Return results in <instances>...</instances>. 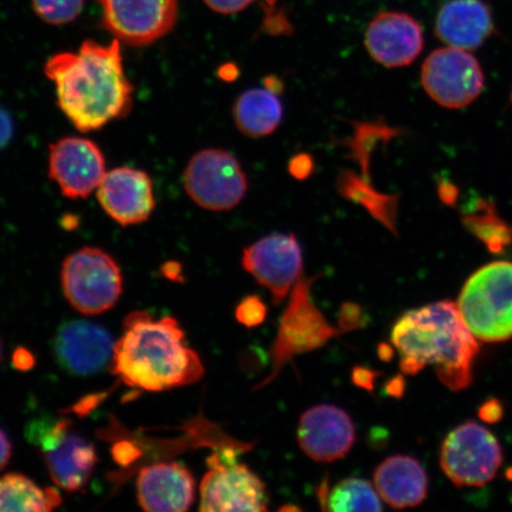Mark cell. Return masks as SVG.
Here are the masks:
<instances>
[{"instance_id": "6da1fadb", "label": "cell", "mask_w": 512, "mask_h": 512, "mask_svg": "<svg viewBox=\"0 0 512 512\" xmlns=\"http://www.w3.org/2000/svg\"><path fill=\"white\" fill-rule=\"evenodd\" d=\"M56 87L57 105L83 133L98 131L132 110L133 86L127 79L120 42L85 41L78 53H59L44 64Z\"/></svg>"}, {"instance_id": "7a4b0ae2", "label": "cell", "mask_w": 512, "mask_h": 512, "mask_svg": "<svg viewBox=\"0 0 512 512\" xmlns=\"http://www.w3.org/2000/svg\"><path fill=\"white\" fill-rule=\"evenodd\" d=\"M111 370L126 386L165 392L200 381L204 366L185 341L178 320L155 318L144 311L124 320L123 335L114 344Z\"/></svg>"}, {"instance_id": "3957f363", "label": "cell", "mask_w": 512, "mask_h": 512, "mask_svg": "<svg viewBox=\"0 0 512 512\" xmlns=\"http://www.w3.org/2000/svg\"><path fill=\"white\" fill-rule=\"evenodd\" d=\"M478 342L451 300L406 312L392 330L402 373L416 375L434 366L439 380L452 390L470 386Z\"/></svg>"}, {"instance_id": "277c9868", "label": "cell", "mask_w": 512, "mask_h": 512, "mask_svg": "<svg viewBox=\"0 0 512 512\" xmlns=\"http://www.w3.org/2000/svg\"><path fill=\"white\" fill-rule=\"evenodd\" d=\"M456 304L478 341H508L512 338V262L480 267L466 280Z\"/></svg>"}, {"instance_id": "5b68a950", "label": "cell", "mask_w": 512, "mask_h": 512, "mask_svg": "<svg viewBox=\"0 0 512 512\" xmlns=\"http://www.w3.org/2000/svg\"><path fill=\"white\" fill-rule=\"evenodd\" d=\"M27 438L37 447L53 482L64 491L86 488L98 463L91 441L74 431L66 418H42L30 422Z\"/></svg>"}, {"instance_id": "8992f818", "label": "cell", "mask_w": 512, "mask_h": 512, "mask_svg": "<svg viewBox=\"0 0 512 512\" xmlns=\"http://www.w3.org/2000/svg\"><path fill=\"white\" fill-rule=\"evenodd\" d=\"M61 283L69 304L86 316L113 309L124 286L117 261L96 247L81 248L64 259Z\"/></svg>"}, {"instance_id": "52a82bcc", "label": "cell", "mask_w": 512, "mask_h": 512, "mask_svg": "<svg viewBox=\"0 0 512 512\" xmlns=\"http://www.w3.org/2000/svg\"><path fill=\"white\" fill-rule=\"evenodd\" d=\"M312 281L313 279L307 280L302 275L294 286L273 344L272 373L256 388L259 389L272 382L294 357L322 348L331 338L342 334L343 331L330 325L323 313L312 302L310 296Z\"/></svg>"}, {"instance_id": "ba28073f", "label": "cell", "mask_w": 512, "mask_h": 512, "mask_svg": "<svg viewBox=\"0 0 512 512\" xmlns=\"http://www.w3.org/2000/svg\"><path fill=\"white\" fill-rule=\"evenodd\" d=\"M236 454L227 447L208 458L209 471L200 486L202 512L268 510L270 498L265 483L247 465L239 463Z\"/></svg>"}, {"instance_id": "9c48e42d", "label": "cell", "mask_w": 512, "mask_h": 512, "mask_svg": "<svg viewBox=\"0 0 512 512\" xmlns=\"http://www.w3.org/2000/svg\"><path fill=\"white\" fill-rule=\"evenodd\" d=\"M183 181L191 200L211 211L238 207L248 191V179L239 160L222 149H206L192 156Z\"/></svg>"}, {"instance_id": "30bf717a", "label": "cell", "mask_w": 512, "mask_h": 512, "mask_svg": "<svg viewBox=\"0 0 512 512\" xmlns=\"http://www.w3.org/2000/svg\"><path fill=\"white\" fill-rule=\"evenodd\" d=\"M503 453L488 428L469 421L448 433L441 445L440 465L457 486H483L495 478Z\"/></svg>"}, {"instance_id": "8fae6325", "label": "cell", "mask_w": 512, "mask_h": 512, "mask_svg": "<svg viewBox=\"0 0 512 512\" xmlns=\"http://www.w3.org/2000/svg\"><path fill=\"white\" fill-rule=\"evenodd\" d=\"M421 83L430 98L448 110L472 104L485 86V76L470 51L447 47L434 50L421 69Z\"/></svg>"}, {"instance_id": "7c38bea8", "label": "cell", "mask_w": 512, "mask_h": 512, "mask_svg": "<svg viewBox=\"0 0 512 512\" xmlns=\"http://www.w3.org/2000/svg\"><path fill=\"white\" fill-rule=\"evenodd\" d=\"M102 25L120 43L150 46L174 30L178 0H98Z\"/></svg>"}, {"instance_id": "4fadbf2b", "label": "cell", "mask_w": 512, "mask_h": 512, "mask_svg": "<svg viewBox=\"0 0 512 512\" xmlns=\"http://www.w3.org/2000/svg\"><path fill=\"white\" fill-rule=\"evenodd\" d=\"M242 267L280 305L303 275V252L293 234H272L243 249Z\"/></svg>"}, {"instance_id": "5bb4252c", "label": "cell", "mask_w": 512, "mask_h": 512, "mask_svg": "<svg viewBox=\"0 0 512 512\" xmlns=\"http://www.w3.org/2000/svg\"><path fill=\"white\" fill-rule=\"evenodd\" d=\"M106 172L104 153L91 139L66 137L49 146V178L69 200L91 196Z\"/></svg>"}, {"instance_id": "9a60e30c", "label": "cell", "mask_w": 512, "mask_h": 512, "mask_svg": "<svg viewBox=\"0 0 512 512\" xmlns=\"http://www.w3.org/2000/svg\"><path fill=\"white\" fill-rule=\"evenodd\" d=\"M298 444L307 457L319 463H332L351 451L356 430L351 416L334 405H318L300 416Z\"/></svg>"}, {"instance_id": "2e32d148", "label": "cell", "mask_w": 512, "mask_h": 512, "mask_svg": "<svg viewBox=\"0 0 512 512\" xmlns=\"http://www.w3.org/2000/svg\"><path fill=\"white\" fill-rule=\"evenodd\" d=\"M96 195L105 213L123 227L149 220L156 208L150 176L130 166L107 171Z\"/></svg>"}, {"instance_id": "e0dca14e", "label": "cell", "mask_w": 512, "mask_h": 512, "mask_svg": "<svg viewBox=\"0 0 512 512\" xmlns=\"http://www.w3.org/2000/svg\"><path fill=\"white\" fill-rule=\"evenodd\" d=\"M113 338L99 324L73 320L63 324L54 339L57 362L69 374L93 376L111 364Z\"/></svg>"}, {"instance_id": "ac0fdd59", "label": "cell", "mask_w": 512, "mask_h": 512, "mask_svg": "<svg viewBox=\"0 0 512 512\" xmlns=\"http://www.w3.org/2000/svg\"><path fill=\"white\" fill-rule=\"evenodd\" d=\"M366 48L371 59L387 68L413 63L424 49L421 25L405 12L384 11L370 22Z\"/></svg>"}, {"instance_id": "d6986e66", "label": "cell", "mask_w": 512, "mask_h": 512, "mask_svg": "<svg viewBox=\"0 0 512 512\" xmlns=\"http://www.w3.org/2000/svg\"><path fill=\"white\" fill-rule=\"evenodd\" d=\"M195 494L194 476L178 463L147 466L137 479L138 501L145 511H188L195 501Z\"/></svg>"}, {"instance_id": "ffe728a7", "label": "cell", "mask_w": 512, "mask_h": 512, "mask_svg": "<svg viewBox=\"0 0 512 512\" xmlns=\"http://www.w3.org/2000/svg\"><path fill=\"white\" fill-rule=\"evenodd\" d=\"M494 19L482 0H450L440 9L435 35L446 46L476 50L494 34Z\"/></svg>"}, {"instance_id": "44dd1931", "label": "cell", "mask_w": 512, "mask_h": 512, "mask_svg": "<svg viewBox=\"0 0 512 512\" xmlns=\"http://www.w3.org/2000/svg\"><path fill=\"white\" fill-rule=\"evenodd\" d=\"M374 485L382 502L393 509L418 507L428 492L427 473L418 460L393 456L376 467Z\"/></svg>"}, {"instance_id": "7402d4cb", "label": "cell", "mask_w": 512, "mask_h": 512, "mask_svg": "<svg viewBox=\"0 0 512 512\" xmlns=\"http://www.w3.org/2000/svg\"><path fill=\"white\" fill-rule=\"evenodd\" d=\"M284 108L278 94L267 88H253L235 101L233 117L240 132L251 138L270 136L283 120Z\"/></svg>"}, {"instance_id": "603a6c76", "label": "cell", "mask_w": 512, "mask_h": 512, "mask_svg": "<svg viewBox=\"0 0 512 512\" xmlns=\"http://www.w3.org/2000/svg\"><path fill=\"white\" fill-rule=\"evenodd\" d=\"M61 503L59 491L41 488L19 473L0 477V512H48L60 507Z\"/></svg>"}, {"instance_id": "cb8c5ba5", "label": "cell", "mask_w": 512, "mask_h": 512, "mask_svg": "<svg viewBox=\"0 0 512 512\" xmlns=\"http://www.w3.org/2000/svg\"><path fill=\"white\" fill-rule=\"evenodd\" d=\"M463 224L492 254L503 253L512 243V228L498 215L494 202L473 201L463 215Z\"/></svg>"}, {"instance_id": "d4e9b609", "label": "cell", "mask_w": 512, "mask_h": 512, "mask_svg": "<svg viewBox=\"0 0 512 512\" xmlns=\"http://www.w3.org/2000/svg\"><path fill=\"white\" fill-rule=\"evenodd\" d=\"M323 510L336 512L382 511V499L374 484L362 478H345L328 490L323 484L318 491Z\"/></svg>"}, {"instance_id": "484cf974", "label": "cell", "mask_w": 512, "mask_h": 512, "mask_svg": "<svg viewBox=\"0 0 512 512\" xmlns=\"http://www.w3.org/2000/svg\"><path fill=\"white\" fill-rule=\"evenodd\" d=\"M38 18L50 25L72 23L81 15L85 0H31Z\"/></svg>"}, {"instance_id": "4316f807", "label": "cell", "mask_w": 512, "mask_h": 512, "mask_svg": "<svg viewBox=\"0 0 512 512\" xmlns=\"http://www.w3.org/2000/svg\"><path fill=\"white\" fill-rule=\"evenodd\" d=\"M235 317L247 328H255L265 322L267 306L260 297L248 296L236 306Z\"/></svg>"}, {"instance_id": "83f0119b", "label": "cell", "mask_w": 512, "mask_h": 512, "mask_svg": "<svg viewBox=\"0 0 512 512\" xmlns=\"http://www.w3.org/2000/svg\"><path fill=\"white\" fill-rule=\"evenodd\" d=\"M203 2L219 14L232 15L248 8L254 0H203Z\"/></svg>"}, {"instance_id": "f1b7e54d", "label": "cell", "mask_w": 512, "mask_h": 512, "mask_svg": "<svg viewBox=\"0 0 512 512\" xmlns=\"http://www.w3.org/2000/svg\"><path fill=\"white\" fill-rule=\"evenodd\" d=\"M361 312V307L355 304H345L342 307L339 323H341V329L343 332L360 328L362 323Z\"/></svg>"}, {"instance_id": "f546056e", "label": "cell", "mask_w": 512, "mask_h": 512, "mask_svg": "<svg viewBox=\"0 0 512 512\" xmlns=\"http://www.w3.org/2000/svg\"><path fill=\"white\" fill-rule=\"evenodd\" d=\"M15 125L11 115L0 107V151L4 150L14 136Z\"/></svg>"}, {"instance_id": "4dcf8cb0", "label": "cell", "mask_w": 512, "mask_h": 512, "mask_svg": "<svg viewBox=\"0 0 512 512\" xmlns=\"http://www.w3.org/2000/svg\"><path fill=\"white\" fill-rule=\"evenodd\" d=\"M313 169L312 158L309 155H298L292 159L290 172L293 177L305 179L309 177Z\"/></svg>"}, {"instance_id": "1f68e13d", "label": "cell", "mask_w": 512, "mask_h": 512, "mask_svg": "<svg viewBox=\"0 0 512 512\" xmlns=\"http://www.w3.org/2000/svg\"><path fill=\"white\" fill-rule=\"evenodd\" d=\"M379 373L367 368L356 367L352 370V381L357 387L371 390L374 388V382Z\"/></svg>"}, {"instance_id": "d6a6232c", "label": "cell", "mask_w": 512, "mask_h": 512, "mask_svg": "<svg viewBox=\"0 0 512 512\" xmlns=\"http://www.w3.org/2000/svg\"><path fill=\"white\" fill-rule=\"evenodd\" d=\"M12 454L11 441L2 428H0V471L9 464Z\"/></svg>"}, {"instance_id": "836d02e7", "label": "cell", "mask_w": 512, "mask_h": 512, "mask_svg": "<svg viewBox=\"0 0 512 512\" xmlns=\"http://www.w3.org/2000/svg\"><path fill=\"white\" fill-rule=\"evenodd\" d=\"M503 414L502 406L497 401H490L480 411L482 419L488 422H496Z\"/></svg>"}, {"instance_id": "e575fe53", "label": "cell", "mask_w": 512, "mask_h": 512, "mask_svg": "<svg viewBox=\"0 0 512 512\" xmlns=\"http://www.w3.org/2000/svg\"><path fill=\"white\" fill-rule=\"evenodd\" d=\"M440 189V197L446 204H451L457 197V189L452 184L445 183L441 185Z\"/></svg>"}, {"instance_id": "d590c367", "label": "cell", "mask_w": 512, "mask_h": 512, "mask_svg": "<svg viewBox=\"0 0 512 512\" xmlns=\"http://www.w3.org/2000/svg\"><path fill=\"white\" fill-rule=\"evenodd\" d=\"M239 76V69L234 64H226L220 70V78L226 81H233Z\"/></svg>"}, {"instance_id": "8d00e7d4", "label": "cell", "mask_w": 512, "mask_h": 512, "mask_svg": "<svg viewBox=\"0 0 512 512\" xmlns=\"http://www.w3.org/2000/svg\"><path fill=\"white\" fill-rule=\"evenodd\" d=\"M386 388L388 394L400 396L403 392V389H405V384H403L401 377H395V379L387 383Z\"/></svg>"}, {"instance_id": "74e56055", "label": "cell", "mask_w": 512, "mask_h": 512, "mask_svg": "<svg viewBox=\"0 0 512 512\" xmlns=\"http://www.w3.org/2000/svg\"><path fill=\"white\" fill-rule=\"evenodd\" d=\"M0 362H2V343H0Z\"/></svg>"}, {"instance_id": "f35d334b", "label": "cell", "mask_w": 512, "mask_h": 512, "mask_svg": "<svg viewBox=\"0 0 512 512\" xmlns=\"http://www.w3.org/2000/svg\"><path fill=\"white\" fill-rule=\"evenodd\" d=\"M266 2H267L268 4H274L275 2H277V0H266Z\"/></svg>"}]
</instances>
